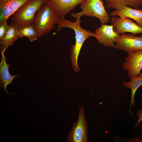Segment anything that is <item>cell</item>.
Instances as JSON below:
<instances>
[{
    "label": "cell",
    "mask_w": 142,
    "mask_h": 142,
    "mask_svg": "<svg viewBox=\"0 0 142 142\" xmlns=\"http://www.w3.org/2000/svg\"><path fill=\"white\" fill-rule=\"evenodd\" d=\"M80 18H77L74 22L66 20L65 18L61 19L57 24L58 29L57 32L63 27L70 28L74 30L75 41L71 47L70 58L73 69L78 72L80 70L78 64V57L82 46L87 38L95 36L94 32L84 29L81 27L80 24L81 21Z\"/></svg>",
    "instance_id": "cell-1"
},
{
    "label": "cell",
    "mask_w": 142,
    "mask_h": 142,
    "mask_svg": "<svg viewBox=\"0 0 142 142\" xmlns=\"http://www.w3.org/2000/svg\"><path fill=\"white\" fill-rule=\"evenodd\" d=\"M61 18L47 2L43 4L37 12L33 24L39 38L49 33L57 24Z\"/></svg>",
    "instance_id": "cell-2"
},
{
    "label": "cell",
    "mask_w": 142,
    "mask_h": 142,
    "mask_svg": "<svg viewBox=\"0 0 142 142\" xmlns=\"http://www.w3.org/2000/svg\"><path fill=\"white\" fill-rule=\"evenodd\" d=\"M47 0H30L11 17V22L18 29L33 24L37 12Z\"/></svg>",
    "instance_id": "cell-3"
},
{
    "label": "cell",
    "mask_w": 142,
    "mask_h": 142,
    "mask_svg": "<svg viewBox=\"0 0 142 142\" xmlns=\"http://www.w3.org/2000/svg\"><path fill=\"white\" fill-rule=\"evenodd\" d=\"M102 0H85L80 4L81 11L72 13L71 16L77 18L83 16L94 17L99 19L101 24L107 23L110 20L109 15L106 11Z\"/></svg>",
    "instance_id": "cell-4"
},
{
    "label": "cell",
    "mask_w": 142,
    "mask_h": 142,
    "mask_svg": "<svg viewBox=\"0 0 142 142\" xmlns=\"http://www.w3.org/2000/svg\"><path fill=\"white\" fill-rule=\"evenodd\" d=\"M88 134V123L84 113V106H82L79 108L78 119L73 123L68 134V141L87 142Z\"/></svg>",
    "instance_id": "cell-5"
},
{
    "label": "cell",
    "mask_w": 142,
    "mask_h": 142,
    "mask_svg": "<svg viewBox=\"0 0 142 142\" xmlns=\"http://www.w3.org/2000/svg\"><path fill=\"white\" fill-rule=\"evenodd\" d=\"M114 48L124 51L128 53L142 50V33L136 36L132 33H122L118 36L114 40Z\"/></svg>",
    "instance_id": "cell-6"
},
{
    "label": "cell",
    "mask_w": 142,
    "mask_h": 142,
    "mask_svg": "<svg viewBox=\"0 0 142 142\" xmlns=\"http://www.w3.org/2000/svg\"><path fill=\"white\" fill-rule=\"evenodd\" d=\"M111 19L114 31L118 34L126 32L135 35L142 33V27L129 18L114 16H112Z\"/></svg>",
    "instance_id": "cell-7"
},
{
    "label": "cell",
    "mask_w": 142,
    "mask_h": 142,
    "mask_svg": "<svg viewBox=\"0 0 142 142\" xmlns=\"http://www.w3.org/2000/svg\"><path fill=\"white\" fill-rule=\"evenodd\" d=\"M123 63V67L128 72L130 80L134 75L141 74L142 69V50L128 53Z\"/></svg>",
    "instance_id": "cell-8"
},
{
    "label": "cell",
    "mask_w": 142,
    "mask_h": 142,
    "mask_svg": "<svg viewBox=\"0 0 142 142\" xmlns=\"http://www.w3.org/2000/svg\"><path fill=\"white\" fill-rule=\"evenodd\" d=\"M94 33L99 43L106 47L114 48V40L119 34L114 31L113 25L101 24L95 29Z\"/></svg>",
    "instance_id": "cell-9"
},
{
    "label": "cell",
    "mask_w": 142,
    "mask_h": 142,
    "mask_svg": "<svg viewBox=\"0 0 142 142\" xmlns=\"http://www.w3.org/2000/svg\"><path fill=\"white\" fill-rule=\"evenodd\" d=\"M30 0H0V23L7 21L10 17Z\"/></svg>",
    "instance_id": "cell-10"
},
{
    "label": "cell",
    "mask_w": 142,
    "mask_h": 142,
    "mask_svg": "<svg viewBox=\"0 0 142 142\" xmlns=\"http://www.w3.org/2000/svg\"><path fill=\"white\" fill-rule=\"evenodd\" d=\"M85 0H47V2L54 9L61 19L64 18L66 14Z\"/></svg>",
    "instance_id": "cell-11"
},
{
    "label": "cell",
    "mask_w": 142,
    "mask_h": 142,
    "mask_svg": "<svg viewBox=\"0 0 142 142\" xmlns=\"http://www.w3.org/2000/svg\"><path fill=\"white\" fill-rule=\"evenodd\" d=\"M6 50L1 52V60L0 63V83L1 88L8 94H10L7 89V86L12 83L13 79L18 76V75H11L9 69L10 65L6 62V58L4 54Z\"/></svg>",
    "instance_id": "cell-12"
},
{
    "label": "cell",
    "mask_w": 142,
    "mask_h": 142,
    "mask_svg": "<svg viewBox=\"0 0 142 142\" xmlns=\"http://www.w3.org/2000/svg\"><path fill=\"white\" fill-rule=\"evenodd\" d=\"M110 15L116 16L121 17H128L135 20L137 24L142 27V10L125 6L120 10H115L111 12Z\"/></svg>",
    "instance_id": "cell-13"
},
{
    "label": "cell",
    "mask_w": 142,
    "mask_h": 142,
    "mask_svg": "<svg viewBox=\"0 0 142 142\" xmlns=\"http://www.w3.org/2000/svg\"><path fill=\"white\" fill-rule=\"evenodd\" d=\"M18 30L17 27L10 22L7 33L3 38L0 40L1 52L6 50L9 46H12L13 43L19 38Z\"/></svg>",
    "instance_id": "cell-14"
},
{
    "label": "cell",
    "mask_w": 142,
    "mask_h": 142,
    "mask_svg": "<svg viewBox=\"0 0 142 142\" xmlns=\"http://www.w3.org/2000/svg\"><path fill=\"white\" fill-rule=\"evenodd\" d=\"M129 82H124L123 85L125 87L131 90V98L129 111V113L132 115L131 110L132 106L135 104L134 97L136 91L142 85V73L140 75H134Z\"/></svg>",
    "instance_id": "cell-15"
},
{
    "label": "cell",
    "mask_w": 142,
    "mask_h": 142,
    "mask_svg": "<svg viewBox=\"0 0 142 142\" xmlns=\"http://www.w3.org/2000/svg\"><path fill=\"white\" fill-rule=\"evenodd\" d=\"M106 6L115 10H120L123 7L127 6L136 9L142 5V0H104Z\"/></svg>",
    "instance_id": "cell-16"
},
{
    "label": "cell",
    "mask_w": 142,
    "mask_h": 142,
    "mask_svg": "<svg viewBox=\"0 0 142 142\" xmlns=\"http://www.w3.org/2000/svg\"><path fill=\"white\" fill-rule=\"evenodd\" d=\"M18 33L19 38L27 37L31 42L37 40L39 38L33 24L18 29Z\"/></svg>",
    "instance_id": "cell-17"
},
{
    "label": "cell",
    "mask_w": 142,
    "mask_h": 142,
    "mask_svg": "<svg viewBox=\"0 0 142 142\" xmlns=\"http://www.w3.org/2000/svg\"><path fill=\"white\" fill-rule=\"evenodd\" d=\"M9 28L7 21L0 23V40L2 39L7 33Z\"/></svg>",
    "instance_id": "cell-18"
},
{
    "label": "cell",
    "mask_w": 142,
    "mask_h": 142,
    "mask_svg": "<svg viewBox=\"0 0 142 142\" xmlns=\"http://www.w3.org/2000/svg\"><path fill=\"white\" fill-rule=\"evenodd\" d=\"M137 116L138 119L137 123L134 126V129H135L139 124L140 122L142 120V109L139 110L137 112Z\"/></svg>",
    "instance_id": "cell-19"
}]
</instances>
